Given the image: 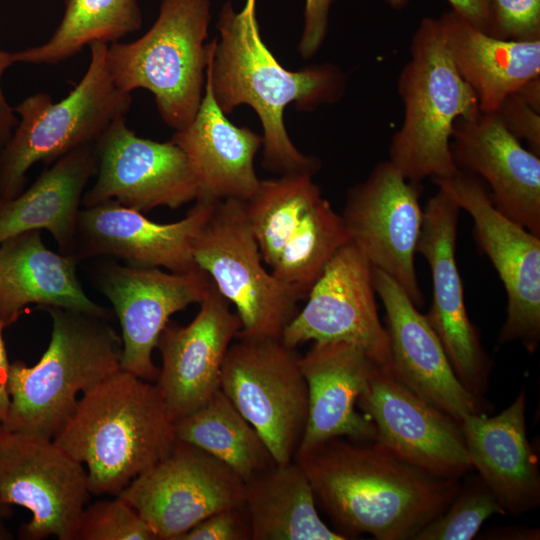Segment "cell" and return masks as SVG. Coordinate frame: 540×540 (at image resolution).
Masks as SVG:
<instances>
[{
    "label": "cell",
    "mask_w": 540,
    "mask_h": 540,
    "mask_svg": "<svg viewBox=\"0 0 540 540\" xmlns=\"http://www.w3.org/2000/svg\"><path fill=\"white\" fill-rule=\"evenodd\" d=\"M397 87L404 116L391 139L388 161L414 183L452 176L458 170L450 149L454 125L481 111L451 59L438 18L420 21Z\"/></svg>",
    "instance_id": "obj_5"
},
{
    "label": "cell",
    "mask_w": 540,
    "mask_h": 540,
    "mask_svg": "<svg viewBox=\"0 0 540 540\" xmlns=\"http://www.w3.org/2000/svg\"><path fill=\"white\" fill-rule=\"evenodd\" d=\"M15 63L14 52L0 49V148L9 141L18 123L17 115L8 103L2 88L5 71Z\"/></svg>",
    "instance_id": "obj_41"
},
{
    "label": "cell",
    "mask_w": 540,
    "mask_h": 540,
    "mask_svg": "<svg viewBox=\"0 0 540 540\" xmlns=\"http://www.w3.org/2000/svg\"><path fill=\"white\" fill-rule=\"evenodd\" d=\"M357 406L374 424V441L436 477L459 480L472 467L460 423L377 365Z\"/></svg>",
    "instance_id": "obj_16"
},
{
    "label": "cell",
    "mask_w": 540,
    "mask_h": 540,
    "mask_svg": "<svg viewBox=\"0 0 540 540\" xmlns=\"http://www.w3.org/2000/svg\"><path fill=\"white\" fill-rule=\"evenodd\" d=\"M252 540H346L320 518L311 483L294 460L244 482Z\"/></svg>",
    "instance_id": "obj_29"
},
{
    "label": "cell",
    "mask_w": 540,
    "mask_h": 540,
    "mask_svg": "<svg viewBox=\"0 0 540 540\" xmlns=\"http://www.w3.org/2000/svg\"><path fill=\"white\" fill-rule=\"evenodd\" d=\"M450 149L457 169L488 184L501 213L540 237V157L495 112L458 119Z\"/></svg>",
    "instance_id": "obj_22"
},
{
    "label": "cell",
    "mask_w": 540,
    "mask_h": 540,
    "mask_svg": "<svg viewBox=\"0 0 540 540\" xmlns=\"http://www.w3.org/2000/svg\"><path fill=\"white\" fill-rule=\"evenodd\" d=\"M96 171L94 144L58 158L27 190L0 204V243L22 232L46 230L60 253L73 256L83 195Z\"/></svg>",
    "instance_id": "obj_27"
},
{
    "label": "cell",
    "mask_w": 540,
    "mask_h": 540,
    "mask_svg": "<svg viewBox=\"0 0 540 540\" xmlns=\"http://www.w3.org/2000/svg\"><path fill=\"white\" fill-rule=\"evenodd\" d=\"M438 21L451 59L482 113L496 112L508 96L540 76V40L489 35L452 10Z\"/></svg>",
    "instance_id": "obj_28"
},
{
    "label": "cell",
    "mask_w": 540,
    "mask_h": 540,
    "mask_svg": "<svg viewBox=\"0 0 540 540\" xmlns=\"http://www.w3.org/2000/svg\"><path fill=\"white\" fill-rule=\"evenodd\" d=\"M525 409L522 390L496 416L475 413L460 423L472 467L505 512L513 515L540 503V473L526 434Z\"/></svg>",
    "instance_id": "obj_26"
},
{
    "label": "cell",
    "mask_w": 540,
    "mask_h": 540,
    "mask_svg": "<svg viewBox=\"0 0 540 540\" xmlns=\"http://www.w3.org/2000/svg\"><path fill=\"white\" fill-rule=\"evenodd\" d=\"M296 348L279 338L236 337L220 389L256 429L276 463L293 461L308 417V389Z\"/></svg>",
    "instance_id": "obj_9"
},
{
    "label": "cell",
    "mask_w": 540,
    "mask_h": 540,
    "mask_svg": "<svg viewBox=\"0 0 540 540\" xmlns=\"http://www.w3.org/2000/svg\"><path fill=\"white\" fill-rule=\"evenodd\" d=\"M78 261L51 251L41 231L16 234L0 243V322L13 325L27 306L60 307L110 320L111 311L91 300L77 276Z\"/></svg>",
    "instance_id": "obj_25"
},
{
    "label": "cell",
    "mask_w": 540,
    "mask_h": 540,
    "mask_svg": "<svg viewBox=\"0 0 540 540\" xmlns=\"http://www.w3.org/2000/svg\"><path fill=\"white\" fill-rule=\"evenodd\" d=\"M64 14L50 38L14 52L16 63L55 65L92 43H114L142 26L137 0H62Z\"/></svg>",
    "instance_id": "obj_31"
},
{
    "label": "cell",
    "mask_w": 540,
    "mask_h": 540,
    "mask_svg": "<svg viewBox=\"0 0 540 540\" xmlns=\"http://www.w3.org/2000/svg\"><path fill=\"white\" fill-rule=\"evenodd\" d=\"M210 19L209 0H162L145 34L107 46L115 85L129 93L150 91L161 118L175 131L192 121L203 97Z\"/></svg>",
    "instance_id": "obj_6"
},
{
    "label": "cell",
    "mask_w": 540,
    "mask_h": 540,
    "mask_svg": "<svg viewBox=\"0 0 540 540\" xmlns=\"http://www.w3.org/2000/svg\"><path fill=\"white\" fill-rule=\"evenodd\" d=\"M516 94L531 108L540 111V76L525 83Z\"/></svg>",
    "instance_id": "obj_43"
},
{
    "label": "cell",
    "mask_w": 540,
    "mask_h": 540,
    "mask_svg": "<svg viewBox=\"0 0 540 540\" xmlns=\"http://www.w3.org/2000/svg\"><path fill=\"white\" fill-rule=\"evenodd\" d=\"M174 425L178 441L213 455L244 482L276 463L262 437L221 389Z\"/></svg>",
    "instance_id": "obj_30"
},
{
    "label": "cell",
    "mask_w": 540,
    "mask_h": 540,
    "mask_svg": "<svg viewBox=\"0 0 540 540\" xmlns=\"http://www.w3.org/2000/svg\"><path fill=\"white\" fill-rule=\"evenodd\" d=\"M372 279L386 311L391 374L459 423L481 413L480 399L457 378L427 317L389 275L372 267Z\"/></svg>",
    "instance_id": "obj_21"
},
{
    "label": "cell",
    "mask_w": 540,
    "mask_h": 540,
    "mask_svg": "<svg viewBox=\"0 0 540 540\" xmlns=\"http://www.w3.org/2000/svg\"><path fill=\"white\" fill-rule=\"evenodd\" d=\"M117 117L94 143L96 179L82 207L108 200L147 212L157 207L176 209L196 200L198 186L181 148L172 140L142 138Z\"/></svg>",
    "instance_id": "obj_14"
},
{
    "label": "cell",
    "mask_w": 540,
    "mask_h": 540,
    "mask_svg": "<svg viewBox=\"0 0 540 540\" xmlns=\"http://www.w3.org/2000/svg\"><path fill=\"white\" fill-rule=\"evenodd\" d=\"M90 495L84 465L53 439L0 427V499L32 515L20 539L75 540Z\"/></svg>",
    "instance_id": "obj_10"
},
{
    "label": "cell",
    "mask_w": 540,
    "mask_h": 540,
    "mask_svg": "<svg viewBox=\"0 0 540 540\" xmlns=\"http://www.w3.org/2000/svg\"><path fill=\"white\" fill-rule=\"evenodd\" d=\"M219 200L197 198L187 215L158 223L115 200L82 207L77 221L74 258L112 255L128 265L162 267L185 273L199 269L194 244Z\"/></svg>",
    "instance_id": "obj_19"
},
{
    "label": "cell",
    "mask_w": 540,
    "mask_h": 540,
    "mask_svg": "<svg viewBox=\"0 0 540 540\" xmlns=\"http://www.w3.org/2000/svg\"><path fill=\"white\" fill-rule=\"evenodd\" d=\"M493 514H506L494 494L479 479L461 488L447 509L428 523L414 540H469Z\"/></svg>",
    "instance_id": "obj_34"
},
{
    "label": "cell",
    "mask_w": 540,
    "mask_h": 540,
    "mask_svg": "<svg viewBox=\"0 0 540 540\" xmlns=\"http://www.w3.org/2000/svg\"><path fill=\"white\" fill-rule=\"evenodd\" d=\"M171 140L184 152L198 186V197L247 201L260 179L254 168L262 137L230 122L217 104L205 73L204 95L192 121Z\"/></svg>",
    "instance_id": "obj_24"
},
{
    "label": "cell",
    "mask_w": 540,
    "mask_h": 540,
    "mask_svg": "<svg viewBox=\"0 0 540 540\" xmlns=\"http://www.w3.org/2000/svg\"><path fill=\"white\" fill-rule=\"evenodd\" d=\"M489 35L514 41L540 40V0H489Z\"/></svg>",
    "instance_id": "obj_36"
},
{
    "label": "cell",
    "mask_w": 540,
    "mask_h": 540,
    "mask_svg": "<svg viewBox=\"0 0 540 540\" xmlns=\"http://www.w3.org/2000/svg\"><path fill=\"white\" fill-rule=\"evenodd\" d=\"M3 330L4 327L0 322V427H2L6 421L10 406V397L8 392L10 362L3 338Z\"/></svg>",
    "instance_id": "obj_42"
},
{
    "label": "cell",
    "mask_w": 540,
    "mask_h": 540,
    "mask_svg": "<svg viewBox=\"0 0 540 540\" xmlns=\"http://www.w3.org/2000/svg\"><path fill=\"white\" fill-rule=\"evenodd\" d=\"M180 540H252L251 521L245 502L211 514Z\"/></svg>",
    "instance_id": "obj_37"
},
{
    "label": "cell",
    "mask_w": 540,
    "mask_h": 540,
    "mask_svg": "<svg viewBox=\"0 0 540 540\" xmlns=\"http://www.w3.org/2000/svg\"><path fill=\"white\" fill-rule=\"evenodd\" d=\"M51 318L47 349L28 366L10 363V406L2 427L53 439L83 394L121 369V336L108 320L60 307L43 308Z\"/></svg>",
    "instance_id": "obj_4"
},
{
    "label": "cell",
    "mask_w": 540,
    "mask_h": 540,
    "mask_svg": "<svg viewBox=\"0 0 540 540\" xmlns=\"http://www.w3.org/2000/svg\"><path fill=\"white\" fill-rule=\"evenodd\" d=\"M257 0H245L236 11L226 2L218 17L220 41L208 43L206 75L213 96L225 114L249 105L262 128L263 165L281 175L314 174L316 158L301 153L285 128V108L312 110L338 101L346 77L330 63L311 65L298 71L283 67L263 42L256 13Z\"/></svg>",
    "instance_id": "obj_2"
},
{
    "label": "cell",
    "mask_w": 540,
    "mask_h": 540,
    "mask_svg": "<svg viewBox=\"0 0 540 540\" xmlns=\"http://www.w3.org/2000/svg\"><path fill=\"white\" fill-rule=\"evenodd\" d=\"M194 259L219 293L234 304L241 321L236 337L281 339L301 298L264 268L244 201L217 202L194 244Z\"/></svg>",
    "instance_id": "obj_8"
},
{
    "label": "cell",
    "mask_w": 540,
    "mask_h": 540,
    "mask_svg": "<svg viewBox=\"0 0 540 540\" xmlns=\"http://www.w3.org/2000/svg\"><path fill=\"white\" fill-rule=\"evenodd\" d=\"M349 242L340 214L322 197L287 241L271 273L306 299L331 258Z\"/></svg>",
    "instance_id": "obj_33"
},
{
    "label": "cell",
    "mask_w": 540,
    "mask_h": 540,
    "mask_svg": "<svg viewBox=\"0 0 540 540\" xmlns=\"http://www.w3.org/2000/svg\"><path fill=\"white\" fill-rule=\"evenodd\" d=\"M0 153H1V148H0ZM4 201V197H3V190H2V183H1V170H0V204Z\"/></svg>",
    "instance_id": "obj_45"
},
{
    "label": "cell",
    "mask_w": 540,
    "mask_h": 540,
    "mask_svg": "<svg viewBox=\"0 0 540 540\" xmlns=\"http://www.w3.org/2000/svg\"><path fill=\"white\" fill-rule=\"evenodd\" d=\"M53 440L86 465L94 495H117L178 441L155 383L122 369L79 398Z\"/></svg>",
    "instance_id": "obj_3"
},
{
    "label": "cell",
    "mask_w": 540,
    "mask_h": 540,
    "mask_svg": "<svg viewBox=\"0 0 540 540\" xmlns=\"http://www.w3.org/2000/svg\"><path fill=\"white\" fill-rule=\"evenodd\" d=\"M305 471L317 508L346 539H414L460 490L395 457L375 441L334 437L293 459Z\"/></svg>",
    "instance_id": "obj_1"
},
{
    "label": "cell",
    "mask_w": 540,
    "mask_h": 540,
    "mask_svg": "<svg viewBox=\"0 0 540 540\" xmlns=\"http://www.w3.org/2000/svg\"><path fill=\"white\" fill-rule=\"evenodd\" d=\"M375 294L372 266L351 242L347 243L331 258L305 306L283 330L282 342L291 348L308 341L350 342L389 369L388 337Z\"/></svg>",
    "instance_id": "obj_17"
},
{
    "label": "cell",
    "mask_w": 540,
    "mask_h": 540,
    "mask_svg": "<svg viewBox=\"0 0 540 540\" xmlns=\"http://www.w3.org/2000/svg\"><path fill=\"white\" fill-rule=\"evenodd\" d=\"M107 46L100 42L89 46L88 68L64 99L54 102L39 92L13 107L18 123L0 153L4 201L24 190L26 174L35 163L49 165L76 148L94 144L129 111L131 93L115 85L106 61Z\"/></svg>",
    "instance_id": "obj_7"
},
{
    "label": "cell",
    "mask_w": 540,
    "mask_h": 540,
    "mask_svg": "<svg viewBox=\"0 0 540 540\" xmlns=\"http://www.w3.org/2000/svg\"><path fill=\"white\" fill-rule=\"evenodd\" d=\"M117 495L138 511L158 540H180L211 514L244 502V481L213 455L177 441Z\"/></svg>",
    "instance_id": "obj_12"
},
{
    "label": "cell",
    "mask_w": 540,
    "mask_h": 540,
    "mask_svg": "<svg viewBox=\"0 0 540 540\" xmlns=\"http://www.w3.org/2000/svg\"><path fill=\"white\" fill-rule=\"evenodd\" d=\"M310 173H289L260 180L244 201L245 214L265 265L271 269L298 225L322 198Z\"/></svg>",
    "instance_id": "obj_32"
},
{
    "label": "cell",
    "mask_w": 540,
    "mask_h": 540,
    "mask_svg": "<svg viewBox=\"0 0 540 540\" xmlns=\"http://www.w3.org/2000/svg\"><path fill=\"white\" fill-rule=\"evenodd\" d=\"M507 130L526 140L531 151L540 156V114L516 93L508 96L495 112Z\"/></svg>",
    "instance_id": "obj_38"
},
{
    "label": "cell",
    "mask_w": 540,
    "mask_h": 540,
    "mask_svg": "<svg viewBox=\"0 0 540 540\" xmlns=\"http://www.w3.org/2000/svg\"><path fill=\"white\" fill-rule=\"evenodd\" d=\"M459 206L442 190L423 209L417 252L432 276V305L426 315L460 382L481 399L490 370L477 328L467 314L464 290L456 262Z\"/></svg>",
    "instance_id": "obj_18"
},
{
    "label": "cell",
    "mask_w": 540,
    "mask_h": 540,
    "mask_svg": "<svg viewBox=\"0 0 540 540\" xmlns=\"http://www.w3.org/2000/svg\"><path fill=\"white\" fill-rule=\"evenodd\" d=\"M334 0H305L303 30L298 50L303 58H310L321 47L327 33L329 12Z\"/></svg>",
    "instance_id": "obj_39"
},
{
    "label": "cell",
    "mask_w": 540,
    "mask_h": 540,
    "mask_svg": "<svg viewBox=\"0 0 540 540\" xmlns=\"http://www.w3.org/2000/svg\"><path fill=\"white\" fill-rule=\"evenodd\" d=\"M299 363L308 389V417L295 455L334 437L374 441V424L356 407L378 364L346 341H315Z\"/></svg>",
    "instance_id": "obj_23"
},
{
    "label": "cell",
    "mask_w": 540,
    "mask_h": 540,
    "mask_svg": "<svg viewBox=\"0 0 540 540\" xmlns=\"http://www.w3.org/2000/svg\"><path fill=\"white\" fill-rule=\"evenodd\" d=\"M75 540H158L149 524L116 495L84 508Z\"/></svg>",
    "instance_id": "obj_35"
},
{
    "label": "cell",
    "mask_w": 540,
    "mask_h": 540,
    "mask_svg": "<svg viewBox=\"0 0 540 540\" xmlns=\"http://www.w3.org/2000/svg\"><path fill=\"white\" fill-rule=\"evenodd\" d=\"M101 293L110 301L121 328V369L146 381L157 380L152 353L170 317L206 297L213 286L201 269L185 273L158 267L105 263L95 272Z\"/></svg>",
    "instance_id": "obj_15"
},
{
    "label": "cell",
    "mask_w": 540,
    "mask_h": 540,
    "mask_svg": "<svg viewBox=\"0 0 540 540\" xmlns=\"http://www.w3.org/2000/svg\"><path fill=\"white\" fill-rule=\"evenodd\" d=\"M420 194V183L407 180L386 160L349 190L340 214L349 241L416 306L423 302L414 265L423 220Z\"/></svg>",
    "instance_id": "obj_13"
},
{
    "label": "cell",
    "mask_w": 540,
    "mask_h": 540,
    "mask_svg": "<svg viewBox=\"0 0 540 540\" xmlns=\"http://www.w3.org/2000/svg\"><path fill=\"white\" fill-rule=\"evenodd\" d=\"M432 181L471 216L478 246L504 285L507 316L499 344L520 341L534 351L540 340V237L501 213L478 177L458 169Z\"/></svg>",
    "instance_id": "obj_11"
},
{
    "label": "cell",
    "mask_w": 540,
    "mask_h": 540,
    "mask_svg": "<svg viewBox=\"0 0 540 540\" xmlns=\"http://www.w3.org/2000/svg\"><path fill=\"white\" fill-rule=\"evenodd\" d=\"M187 325L169 321L157 343L161 368L155 385L171 419L190 414L220 389L222 366L241 321L215 285Z\"/></svg>",
    "instance_id": "obj_20"
},
{
    "label": "cell",
    "mask_w": 540,
    "mask_h": 540,
    "mask_svg": "<svg viewBox=\"0 0 540 540\" xmlns=\"http://www.w3.org/2000/svg\"><path fill=\"white\" fill-rule=\"evenodd\" d=\"M393 9H402L410 0H383ZM452 11L459 14L477 29L490 33L489 0H446Z\"/></svg>",
    "instance_id": "obj_40"
},
{
    "label": "cell",
    "mask_w": 540,
    "mask_h": 540,
    "mask_svg": "<svg viewBox=\"0 0 540 540\" xmlns=\"http://www.w3.org/2000/svg\"><path fill=\"white\" fill-rule=\"evenodd\" d=\"M12 514V506L2 502L0 499V539L10 538V534L5 530L4 522L10 519Z\"/></svg>",
    "instance_id": "obj_44"
}]
</instances>
